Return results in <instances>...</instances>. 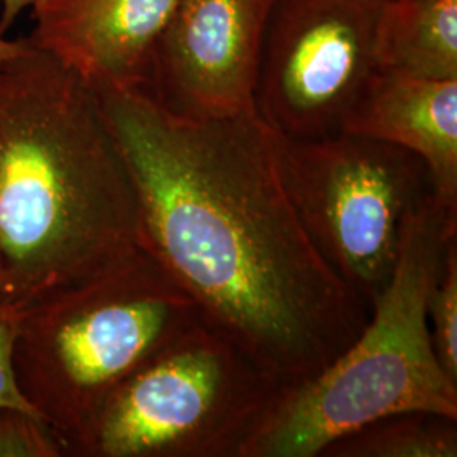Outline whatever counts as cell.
<instances>
[{
    "mask_svg": "<svg viewBox=\"0 0 457 457\" xmlns=\"http://www.w3.org/2000/svg\"><path fill=\"white\" fill-rule=\"evenodd\" d=\"M94 88L131 173L143 249L262 370L285 383L322 371L371 307L312 243L277 132L256 111L190 119L141 90Z\"/></svg>",
    "mask_w": 457,
    "mask_h": 457,
    "instance_id": "obj_1",
    "label": "cell"
},
{
    "mask_svg": "<svg viewBox=\"0 0 457 457\" xmlns=\"http://www.w3.org/2000/svg\"><path fill=\"white\" fill-rule=\"evenodd\" d=\"M141 245L94 85L33 48L0 66V290L19 313Z\"/></svg>",
    "mask_w": 457,
    "mask_h": 457,
    "instance_id": "obj_2",
    "label": "cell"
},
{
    "mask_svg": "<svg viewBox=\"0 0 457 457\" xmlns=\"http://www.w3.org/2000/svg\"><path fill=\"white\" fill-rule=\"evenodd\" d=\"M454 237L456 209L427 196L358 337L317 375L285 385L243 457H317L328 442L400 411L457 419V383L437 360L427 326V298Z\"/></svg>",
    "mask_w": 457,
    "mask_h": 457,
    "instance_id": "obj_3",
    "label": "cell"
},
{
    "mask_svg": "<svg viewBox=\"0 0 457 457\" xmlns=\"http://www.w3.org/2000/svg\"><path fill=\"white\" fill-rule=\"evenodd\" d=\"M198 320L194 298L139 247L17 313V386L66 457L115 388Z\"/></svg>",
    "mask_w": 457,
    "mask_h": 457,
    "instance_id": "obj_4",
    "label": "cell"
},
{
    "mask_svg": "<svg viewBox=\"0 0 457 457\" xmlns=\"http://www.w3.org/2000/svg\"><path fill=\"white\" fill-rule=\"evenodd\" d=\"M285 385L198 320L115 388L66 457H243Z\"/></svg>",
    "mask_w": 457,
    "mask_h": 457,
    "instance_id": "obj_5",
    "label": "cell"
},
{
    "mask_svg": "<svg viewBox=\"0 0 457 457\" xmlns=\"http://www.w3.org/2000/svg\"><path fill=\"white\" fill-rule=\"evenodd\" d=\"M277 137L279 175L312 243L371 307L392 279L410 217L434 194L427 166L356 132Z\"/></svg>",
    "mask_w": 457,
    "mask_h": 457,
    "instance_id": "obj_6",
    "label": "cell"
},
{
    "mask_svg": "<svg viewBox=\"0 0 457 457\" xmlns=\"http://www.w3.org/2000/svg\"><path fill=\"white\" fill-rule=\"evenodd\" d=\"M370 0H275L262 36L254 111L287 139L344 131L378 71Z\"/></svg>",
    "mask_w": 457,
    "mask_h": 457,
    "instance_id": "obj_7",
    "label": "cell"
},
{
    "mask_svg": "<svg viewBox=\"0 0 457 457\" xmlns=\"http://www.w3.org/2000/svg\"><path fill=\"white\" fill-rule=\"evenodd\" d=\"M275 0H177L146 92L190 119L254 111L262 36Z\"/></svg>",
    "mask_w": 457,
    "mask_h": 457,
    "instance_id": "obj_8",
    "label": "cell"
},
{
    "mask_svg": "<svg viewBox=\"0 0 457 457\" xmlns=\"http://www.w3.org/2000/svg\"><path fill=\"white\" fill-rule=\"evenodd\" d=\"M177 0H34V48L92 85L146 92L154 48Z\"/></svg>",
    "mask_w": 457,
    "mask_h": 457,
    "instance_id": "obj_9",
    "label": "cell"
},
{
    "mask_svg": "<svg viewBox=\"0 0 457 457\" xmlns=\"http://www.w3.org/2000/svg\"><path fill=\"white\" fill-rule=\"evenodd\" d=\"M344 131L419 156L434 196L457 211V79L430 80L378 70Z\"/></svg>",
    "mask_w": 457,
    "mask_h": 457,
    "instance_id": "obj_10",
    "label": "cell"
},
{
    "mask_svg": "<svg viewBox=\"0 0 457 457\" xmlns=\"http://www.w3.org/2000/svg\"><path fill=\"white\" fill-rule=\"evenodd\" d=\"M376 68L407 77L457 79V0H385L373 31Z\"/></svg>",
    "mask_w": 457,
    "mask_h": 457,
    "instance_id": "obj_11",
    "label": "cell"
},
{
    "mask_svg": "<svg viewBox=\"0 0 457 457\" xmlns=\"http://www.w3.org/2000/svg\"><path fill=\"white\" fill-rule=\"evenodd\" d=\"M457 419L400 411L344 434L317 457H456Z\"/></svg>",
    "mask_w": 457,
    "mask_h": 457,
    "instance_id": "obj_12",
    "label": "cell"
},
{
    "mask_svg": "<svg viewBox=\"0 0 457 457\" xmlns=\"http://www.w3.org/2000/svg\"><path fill=\"white\" fill-rule=\"evenodd\" d=\"M427 326L437 360L457 383V237L447 245L441 275L427 298Z\"/></svg>",
    "mask_w": 457,
    "mask_h": 457,
    "instance_id": "obj_13",
    "label": "cell"
},
{
    "mask_svg": "<svg viewBox=\"0 0 457 457\" xmlns=\"http://www.w3.org/2000/svg\"><path fill=\"white\" fill-rule=\"evenodd\" d=\"M0 457H65V447L37 413L0 407Z\"/></svg>",
    "mask_w": 457,
    "mask_h": 457,
    "instance_id": "obj_14",
    "label": "cell"
},
{
    "mask_svg": "<svg viewBox=\"0 0 457 457\" xmlns=\"http://www.w3.org/2000/svg\"><path fill=\"white\" fill-rule=\"evenodd\" d=\"M16 326L17 312L11 307L0 290V407H16L34 411L17 386L12 362Z\"/></svg>",
    "mask_w": 457,
    "mask_h": 457,
    "instance_id": "obj_15",
    "label": "cell"
},
{
    "mask_svg": "<svg viewBox=\"0 0 457 457\" xmlns=\"http://www.w3.org/2000/svg\"><path fill=\"white\" fill-rule=\"evenodd\" d=\"M33 4L34 0H0V29L7 33L19 16Z\"/></svg>",
    "mask_w": 457,
    "mask_h": 457,
    "instance_id": "obj_16",
    "label": "cell"
},
{
    "mask_svg": "<svg viewBox=\"0 0 457 457\" xmlns=\"http://www.w3.org/2000/svg\"><path fill=\"white\" fill-rule=\"evenodd\" d=\"M34 46L28 37H19V39H7L5 33L0 29V66L17 56L31 51Z\"/></svg>",
    "mask_w": 457,
    "mask_h": 457,
    "instance_id": "obj_17",
    "label": "cell"
},
{
    "mask_svg": "<svg viewBox=\"0 0 457 457\" xmlns=\"http://www.w3.org/2000/svg\"><path fill=\"white\" fill-rule=\"evenodd\" d=\"M370 2H375V4H381V2H385V0H370Z\"/></svg>",
    "mask_w": 457,
    "mask_h": 457,
    "instance_id": "obj_18",
    "label": "cell"
}]
</instances>
